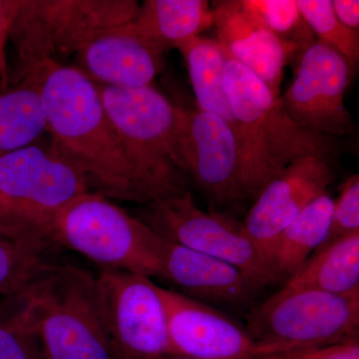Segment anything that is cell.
I'll return each mask as SVG.
<instances>
[{
    "instance_id": "17",
    "label": "cell",
    "mask_w": 359,
    "mask_h": 359,
    "mask_svg": "<svg viewBox=\"0 0 359 359\" xmlns=\"http://www.w3.org/2000/svg\"><path fill=\"white\" fill-rule=\"evenodd\" d=\"M164 278L191 299L224 306H245L261 290L233 264L168 240Z\"/></svg>"
},
{
    "instance_id": "16",
    "label": "cell",
    "mask_w": 359,
    "mask_h": 359,
    "mask_svg": "<svg viewBox=\"0 0 359 359\" xmlns=\"http://www.w3.org/2000/svg\"><path fill=\"white\" fill-rule=\"evenodd\" d=\"M212 25L226 55L259 77L280 96L283 70L292 52L254 15L243 0L212 6Z\"/></svg>"
},
{
    "instance_id": "33",
    "label": "cell",
    "mask_w": 359,
    "mask_h": 359,
    "mask_svg": "<svg viewBox=\"0 0 359 359\" xmlns=\"http://www.w3.org/2000/svg\"><path fill=\"white\" fill-rule=\"evenodd\" d=\"M0 237H6V236H4V233H2L1 231H0Z\"/></svg>"
},
{
    "instance_id": "1",
    "label": "cell",
    "mask_w": 359,
    "mask_h": 359,
    "mask_svg": "<svg viewBox=\"0 0 359 359\" xmlns=\"http://www.w3.org/2000/svg\"><path fill=\"white\" fill-rule=\"evenodd\" d=\"M51 147L76 168L90 192L150 205L155 196L130 164L104 110L98 87L76 66H39Z\"/></svg>"
},
{
    "instance_id": "18",
    "label": "cell",
    "mask_w": 359,
    "mask_h": 359,
    "mask_svg": "<svg viewBox=\"0 0 359 359\" xmlns=\"http://www.w3.org/2000/svg\"><path fill=\"white\" fill-rule=\"evenodd\" d=\"M301 290L359 294V233L337 238L316 250L278 292Z\"/></svg>"
},
{
    "instance_id": "19",
    "label": "cell",
    "mask_w": 359,
    "mask_h": 359,
    "mask_svg": "<svg viewBox=\"0 0 359 359\" xmlns=\"http://www.w3.org/2000/svg\"><path fill=\"white\" fill-rule=\"evenodd\" d=\"M131 25L165 53L211 27L212 8L205 0H145Z\"/></svg>"
},
{
    "instance_id": "31",
    "label": "cell",
    "mask_w": 359,
    "mask_h": 359,
    "mask_svg": "<svg viewBox=\"0 0 359 359\" xmlns=\"http://www.w3.org/2000/svg\"><path fill=\"white\" fill-rule=\"evenodd\" d=\"M320 348H302L259 359H311Z\"/></svg>"
},
{
    "instance_id": "22",
    "label": "cell",
    "mask_w": 359,
    "mask_h": 359,
    "mask_svg": "<svg viewBox=\"0 0 359 359\" xmlns=\"http://www.w3.org/2000/svg\"><path fill=\"white\" fill-rule=\"evenodd\" d=\"M176 48L185 59L198 109L218 116L233 130L224 78L226 54L218 39L198 35L182 42Z\"/></svg>"
},
{
    "instance_id": "7",
    "label": "cell",
    "mask_w": 359,
    "mask_h": 359,
    "mask_svg": "<svg viewBox=\"0 0 359 359\" xmlns=\"http://www.w3.org/2000/svg\"><path fill=\"white\" fill-rule=\"evenodd\" d=\"M90 192L86 180L50 144H32L0 158V231L50 242L54 222Z\"/></svg>"
},
{
    "instance_id": "8",
    "label": "cell",
    "mask_w": 359,
    "mask_h": 359,
    "mask_svg": "<svg viewBox=\"0 0 359 359\" xmlns=\"http://www.w3.org/2000/svg\"><path fill=\"white\" fill-rule=\"evenodd\" d=\"M359 294L278 292L248 316V332L264 344L321 348L358 337Z\"/></svg>"
},
{
    "instance_id": "10",
    "label": "cell",
    "mask_w": 359,
    "mask_h": 359,
    "mask_svg": "<svg viewBox=\"0 0 359 359\" xmlns=\"http://www.w3.org/2000/svg\"><path fill=\"white\" fill-rule=\"evenodd\" d=\"M96 285L104 323L118 358L173 355L159 287L150 278L103 269Z\"/></svg>"
},
{
    "instance_id": "25",
    "label": "cell",
    "mask_w": 359,
    "mask_h": 359,
    "mask_svg": "<svg viewBox=\"0 0 359 359\" xmlns=\"http://www.w3.org/2000/svg\"><path fill=\"white\" fill-rule=\"evenodd\" d=\"M302 18L316 41L340 54L353 72L359 61V32L342 25L334 14L332 0H297Z\"/></svg>"
},
{
    "instance_id": "13",
    "label": "cell",
    "mask_w": 359,
    "mask_h": 359,
    "mask_svg": "<svg viewBox=\"0 0 359 359\" xmlns=\"http://www.w3.org/2000/svg\"><path fill=\"white\" fill-rule=\"evenodd\" d=\"M332 182L327 159L309 156L294 161L262 189L243 224L269 264L278 236L313 201L327 193Z\"/></svg>"
},
{
    "instance_id": "21",
    "label": "cell",
    "mask_w": 359,
    "mask_h": 359,
    "mask_svg": "<svg viewBox=\"0 0 359 359\" xmlns=\"http://www.w3.org/2000/svg\"><path fill=\"white\" fill-rule=\"evenodd\" d=\"M334 200L327 193L313 201L276 238L269 264L278 283H285L325 244Z\"/></svg>"
},
{
    "instance_id": "6",
    "label": "cell",
    "mask_w": 359,
    "mask_h": 359,
    "mask_svg": "<svg viewBox=\"0 0 359 359\" xmlns=\"http://www.w3.org/2000/svg\"><path fill=\"white\" fill-rule=\"evenodd\" d=\"M50 241L103 269L164 278L166 238L99 194L88 192L56 217Z\"/></svg>"
},
{
    "instance_id": "26",
    "label": "cell",
    "mask_w": 359,
    "mask_h": 359,
    "mask_svg": "<svg viewBox=\"0 0 359 359\" xmlns=\"http://www.w3.org/2000/svg\"><path fill=\"white\" fill-rule=\"evenodd\" d=\"M11 309H0V359H45L22 294Z\"/></svg>"
},
{
    "instance_id": "20",
    "label": "cell",
    "mask_w": 359,
    "mask_h": 359,
    "mask_svg": "<svg viewBox=\"0 0 359 359\" xmlns=\"http://www.w3.org/2000/svg\"><path fill=\"white\" fill-rule=\"evenodd\" d=\"M46 127L39 68L0 88V158L35 143Z\"/></svg>"
},
{
    "instance_id": "27",
    "label": "cell",
    "mask_w": 359,
    "mask_h": 359,
    "mask_svg": "<svg viewBox=\"0 0 359 359\" xmlns=\"http://www.w3.org/2000/svg\"><path fill=\"white\" fill-rule=\"evenodd\" d=\"M354 233H359L358 175H353L347 179L339 199L337 202L334 201L330 231L323 245Z\"/></svg>"
},
{
    "instance_id": "30",
    "label": "cell",
    "mask_w": 359,
    "mask_h": 359,
    "mask_svg": "<svg viewBox=\"0 0 359 359\" xmlns=\"http://www.w3.org/2000/svg\"><path fill=\"white\" fill-rule=\"evenodd\" d=\"M13 1H0V75L2 82L6 84L8 82V75L4 60V44L6 43L7 32H8L9 22H11V13H13Z\"/></svg>"
},
{
    "instance_id": "9",
    "label": "cell",
    "mask_w": 359,
    "mask_h": 359,
    "mask_svg": "<svg viewBox=\"0 0 359 359\" xmlns=\"http://www.w3.org/2000/svg\"><path fill=\"white\" fill-rule=\"evenodd\" d=\"M147 205L144 222L166 240L233 264L261 290L278 283L244 224L226 214L203 211L190 191Z\"/></svg>"
},
{
    "instance_id": "24",
    "label": "cell",
    "mask_w": 359,
    "mask_h": 359,
    "mask_svg": "<svg viewBox=\"0 0 359 359\" xmlns=\"http://www.w3.org/2000/svg\"><path fill=\"white\" fill-rule=\"evenodd\" d=\"M243 2L292 53L304 52L316 41L302 18L297 0H243Z\"/></svg>"
},
{
    "instance_id": "4",
    "label": "cell",
    "mask_w": 359,
    "mask_h": 359,
    "mask_svg": "<svg viewBox=\"0 0 359 359\" xmlns=\"http://www.w3.org/2000/svg\"><path fill=\"white\" fill-rule=\"evenodd\" d=\"M21 294L45 359H119L88 271L49 264Z\"/></svg>"
},
{
    "instance_id": "11",
    "label": "cell",
    "mask_w": 359,
    "mask_h": 359,
    "mask_svg": "<svg viewBox=\"0 0 359 359\" xmlns=\"http://www.w3.org/2000/svg\"><path fill=\"white\" fill-rule=\"evenodd\" d=\"M174 356L197 359H255L302 349L264 344L204 302L159 287Z\"/></svg>"
},
{
    "instance_id": "28",
    "label": "cell",
    "mask_w": 359,
    "mask_h": 359,
    "mask_svg": "<svg viewBox=\"0 0 359 359\" xmlns=\"http://www.w3.org/2000/svg\"><path fill=\"white\" fill-rule=\"evenodd\" d=\"M311 359H359L358 339L321 347Z\"/></svg>"
},
{
    "instance_id": "2",
    "label": "cell",
    "mask_w": 359,
    "mask_h": 359,
    "mask_svg": "<svg viewBox=\"0 0 359 359\" xmlns=\"http://www.w3.org/2000/svg\"><path fill=\"white\" fill-rule=\"evenodd\" d=\"M224 78L245 199L256 198L294 161L309 156L327 159L334 153L332 138L302 128L283 109L280 96L228 55Z\"/></svg>"
},
{
    "instance_id": "29",
    "label": "cell",
    "mask_w": 359,
    "mask_h": 359,
    "mask_svg": "<svg viewBox=\"0 0 359 359\" xmlns=\"http://www.w3.org/2000/svg\"><path fill=\"white\" fill-rule=\"evenodd\" d=\"M332 8L334 14L342 25L351 29L359 28L358 0H334Z\"/></svg>"
},
{
    "instance_id": "12",
    "label": "cell",
    "mask_w": 359,
    "mask_h": 359,
    "mask_svg": "<svg viewBox=\"0 0 359 359\" xmlns=\"http://www.w3.org/2000/svg\"><path fill=\"white\" fill-rule=\"evenodd\" d=\"M353 72L340 54L316 41L302 52L292 83L280 97L287 114L321 136H342L353 129L344 95Z\"/></svg>"
},
{
    "instance_id": "32",
    "label": "cell",
    "mask_w": 359,
    "mask_h": 359,
    "mask_svg": "<svg viewBox=\"0 0 359 359\" xmlns=\"http://www.w3.org/2000/svg\"><path fill=\"white\" fill-rule=\"evenodd\" d=\"M160 359H197V358H184V356L172 355V356H166V358H160ZM255 359H259V358H255Z\"/></svg>"
},
{
    "instance_id": "14",
    "label": "cell",
    "mask_w": 359,
    "mask_h": 359,
    "mask_svg": "<svg viewBox=\"0 0 359 359\" xmlns=\"http://www.w3.org/2000/svg\"><path fill=\"white\" fill-rule=\"evenodd\" d=\"M184 165L187 177L212 205L245 199L237 138L230 124L218 116L188 109Z\"/></svg>"
},
{
    "instance_id": "15",
    "label": "cell",
    "mask_w": 359,
    "mask_h": 359,
    "mask_svg": "<svg viewBox=\"0 0 359 359\" xmlns=\"http://www.w3.org/2000/svg\"><path fill=\"white\" fill-rule=\"evenodd\" d=\"M164 54L130 21L99 33L76 55L78 68L94 83L132 89L152 85L164 69Z\"/></svg>"
},
{
    "instance_id": "23",
    "label": "cell",
    "mask_w": 359,
    "mask_h": 359,
    "mask_svg": "<svg viewBox=\"0 0 359 359\" xmlns=\"http://www.w3.org/2000/svg\"><path fill=\"white\" fill-rule=\"evenodd\" d=\"M48 241L0 237V297L20 294L44 271L42 259Z\"/></svg>"
},
{
    "instance_id": "3",
    "label": "cell",
    "mask_w": 359,
    "mask_h": 359,
    "mask_svg": "<svg viewBox=\"0 0 359 359\" xmlns=\"http://www.w3.org/2000/svg\"><path fill=\"white\" fill-rule=\"evenodd\" d=\"M97 87L127 159L156 202L188 191L184 165L188 109L175 105L152 85Z\"/></svg>"
},
{
    "instance_id": "5",
    "label": "cell",
    "mask_w": 359,
    "mask_h": 359,
    "mask_svg": "<svg viewBox=\"0 0 359 359\" xmlns=\"http://www.w3.org/2000/svg\"><path fill=\"white\" fill-rule=\"evenodd\" d=\"M135 0L13 1L7 39L13 42L16 83L47 62L77 54L99 33L134 20Z\"/></svg>"
}]
</instances>
